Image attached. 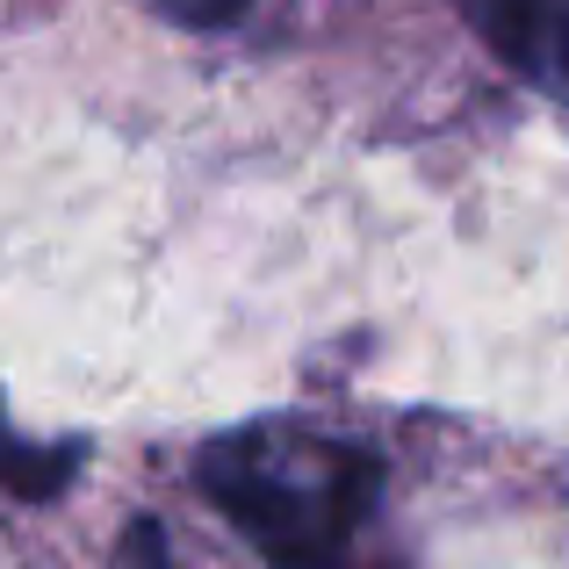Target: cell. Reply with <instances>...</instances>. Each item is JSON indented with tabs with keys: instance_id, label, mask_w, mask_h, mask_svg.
<instances>
[{
	"instance_id": "3",
	"label": "cell",
	"mask_w": 569,
	"mask_h": 569,
	"mask_svg": "<svg viewBox=\"0 0 569 569\" xmlns=\"http://www.w3.org/2000/svg\"><path fill=\"white\" fill-rule=\"evenodd\" d=\"M80 469H87V440H58V447L14 440L8 455H0V483H8L14 498H29V505H51Z\"/></svg>"
},
{
	"instance_id": "2",
	"label": "cell",
	"mask_w": 569,
	"mask_h": 569,
	"mask_svg": "<svg viewBox=\"0 0 569 569\" xmlns=\"http://www.w3.org/2000/svg\"><path fill=\"white\" fill-rule=\"evenodd\" d=\"M461 14L505 66L569 101V0H461Z\"/></svg>"
},
{
	"instance_id": "6",
	"label": "cell",
	"mask_w": 569,
	"mask_h": 569,
	"mask_svg": "<svg viewBox=\"0 0 569 569\" xmlns=\"http://www.w3.org/2000/svg\"><path fill=\"white\" fill-rule=\"evenodd\" d=\"M8 447H14V432H8V418H0V455H8Z\"/></svg>"
},
{
	"instance_id": "5",
	"label": "cell",
	"mask_w": 569,
	"mask_h": 569,
	"mask_svg": "<svg viewBox=\"0 0 569 569\" xmlns=\"http://www.w3.org/2000/svg\"><path fill=\"white\" fill-rule=\"evenodd\" d=\"M130 548H138L144 569H167V533H159L152 519H144V527H130Z\"/></svg>"
},
{
	"instance_id": "4",
	"label": "cell",
	"mask_w": 569,
	"mask_h": 569,
	"mask_svg": "<svg viewBox=\"0 0 569 569\" xmlns=\"http://www.w3.org/2000/svg\"><path fill=\"white\" fill-rule=\"evenodd\" d=\"M152 8L167 14V22H181V29H231L252 0H152Z\"/></svg>"
},
{
	"instance_id": "1",
	"label": "cell",
	"mask_w": 569,
	"mask_h": 569,
	"mask_svg": "<svg viewBox=\"0 0 569 569\" xmlns=\"http://www.w3.org/2000/svg\"><path fill=\"white\" fill-rule=\"evenodd\" d=\"M194 483L274 569H347L353 533L376 512L382 461L296 426H252L209 440Z\"/></svg>"
}]
</instances>
